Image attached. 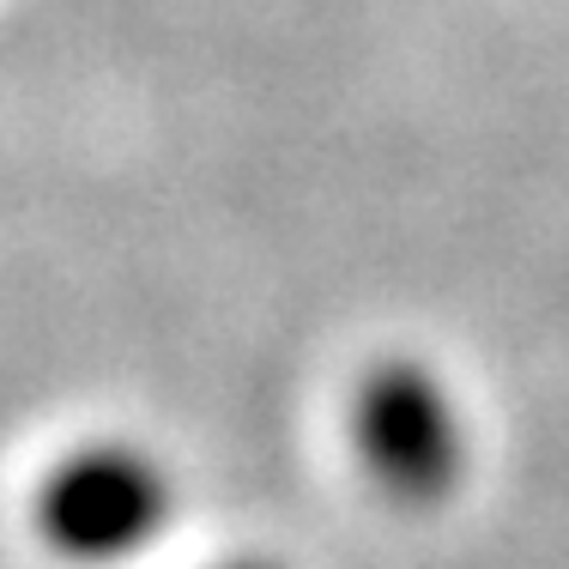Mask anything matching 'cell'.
Segmentation results:
<instances>
[{
    "label": "cell",
    "mask_w": 569,
    "mask_h": 569,
    "mask_svg": "<svg viewBox=\"0 0 569 569\" xmlns=\"http://www.w3.org/2000/svg\"><path fill=\"white\" fill-rule=\"evenodd\" d=\"M351 449L395 509H442L467 479V412L442 370L418 358H382L351 388Z\"/></svg>",
    "instance_id": "obj_1"
},
{
    "label": "cell",
    "mask_w": 569,
    "mask_h": 569,
    "mask_svg": "<svg viewBox=\"0 0 569 569\" xmlns=\"http://www.w3.org/2000/svg\"><path fill=\"white\" fill-rule=\"evenodd\" d=\"M170 509V472L133 442L67 455L37 491V527L67 563H128L164 533Z\"/></svg>",
    "instance_id": "obj_2"
},
{
    "label": "cell",
    "mask_w": 569,
    "mask_h": 569,
    "mask_svg": "<svg viewBox=\"0 0 569 569\" xmlns=\"http://www.w3.org/2000/svg\"><path fill=\"white\" fill-rule=\"evenodd\" d=\"M219 569H279V563H267V558H237V563H219Z\"/></svg>",
    "instance_id": "obj_3"
}]
</instances>
